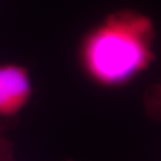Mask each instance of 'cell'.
<instances>
[{
    "label": "cell",
    "instance_id": "obj_1",
    "mask_svg": "<svg viewBox=\"0 0 161 161\" xmlns=\"http://www.w3.org/2000/svg\"><path fill=\"white\" fill-rule=\"evenodd\" d=\"M157 32L152 18L132 8H121L91 26L77 44L81 73L103 88L124 87L156 59Z\"/></svg>",
    "mask_w": 161,
    "mask_h": 161
},
{
    "label": "cell",
    "instance_id": "obj_3",
    "mask_svg": "<svg viewBox=\"0 0 161 161\" xmlns=\"http://www.w3.org/2000/svg\"><path fill=\"white\" fill-rule=\"evenodd\" d=\"M0 161H16L13 142L3 134H0Z\"/></svg>",
    "mask_w": 161,
    "mask_h": 161
},
{
    "label": "cell",
    "instance_id": "obj_2",
    "mask_svg": "<svg viewBox=\"0 0 161 161\" xmlns=\"http://www.w3.org/2000/svg\"><path fill=\"white\" fill-rule=\"evenodd\" d=\"M33 95L29 69L17 63L0 64V118H14L26 107Z\"/></svg>",
    "mask_w": 161,
    "mask_h": 161
},
{
    "label": "cell",
    "instance_id": "obj_4",
    "mask_svg": "<svg viewBox=\"0 0 161 161\" xmlns=\"http://www.w3.org/2000/svg\"><path fill=\"white\" fill-rule=\"evenodd\" d=\"M154 92H155V96H158L159 99H161V83L158 84V90H156L154 91Z\"/></svg>",
    "mask_w": 161,
    "mask_h": 161
}]
</instances>
